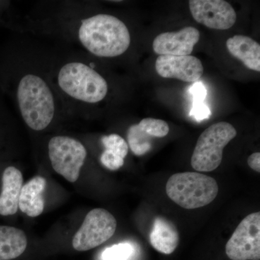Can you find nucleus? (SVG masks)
I'll use <instances>...</instances> for the list:
<instances>
[{
	"instance_id": "nucleus-1",
	"label": "nucleus",
	"mask_w": 260,
	"mask_h": 260,
	"mask_svg": "<svg viewBox=\"0 0 260 260\" xmlns=\"http://www.w3.org/2000/svg\"><path fill=\"white\" fill-rule=\"evenodd\" d=\"M78 38L89 52L100 57L121 55L131 43L125 24L108 14L95 15L83 20L78 30Z\"/></svg>"
},
{
	"instance_id": "nucleus-2",
	"label": "nucleus",
	"mask_w": 260,
	"mask_h": 260,
	"mask_svg": "<svg viewBox=\"0 0 260 260\" xmlns=\"http://www.w3.org/2000/svg\"><path fill=\"white\" fill-rule=\"evenodd\" d=\"M17 99L24 121L32 130L48 127L55 114L54 95L45 80L34 74L24 75L19 82Z\"/></svg>"
},
{
	"instance_id": "nucleus-3",
	"label": "nucleus",
	"mask_w": 260,
	"mask_h": 260,
	"mask_svg": "<svg viewBox=\"0 0 260 260\" xmlns=\"http://www.w3.org/2000/svg\"><path fill=\"white\" fill-rule=\"evenodd\" d=\"M58 85L67 95L75 100L96 104L107 96L106 80L88 65L79 61L67 63L59 70Z\"/></svg>"
},
{
	"instance_id": "nucleus-4",
	"label": "nucleus",
	"mask_w": 260,
	"mask_h": 260,
	"mask_svg": "<svg viewBox=\"0 0 260 260\" xmlns=\"http://www.w3.org/2000/svg\"><path fill=\"white\" fill-rule=\"evenodd\" d=\"M166 191L181 208L196 209L209 205L215 199L218 185L215 179L200 173H177L169 178Z\"/></svg>"
},
{
	"instance_id": "nucleus-5",
	"label": "nucleus",
	"mask_w": 260,
	"mask_h": 260,
	"mask_svg": "<svg viewBox=\"0 0 260 260\" xmlns=\"http://www.w3.org/2000/svg\"><path fill=\"white\" fill-rule=\"evenodd\" d=\"M236 136L237 130L225 121L207 128L197 142L191 156V167L198 172L215 170L221 164L224 148Z\"/></svg>"
},
{
	"instance_id": "nucleus-6",
	"label": "nucleus",
	"mask_w": 260,
	"mask_h": 260,
	"mask_svg": "<svg viewBox=\"0 0 260 260\" xmlns=\"http://www.w3.org/2000/svg\"><path fill=\"white\" fill-rule=\"evenodd\" d=\"M48 148L54 170L70 182L78 180L87 156L85 146L74 138L56 136L49 140Z\"/></svg>"
},
{
	"instance_id": "nucleus-7",
	"label": "nucleus",
	"mask_w": 260,
	"mask_h": 260,
	"mask_svg": "<svg viewBox=\"0 0 260 260\" xmlns=\"http://www.w3.org/2000/svg\"><path fill=\"white\" fill-rule=\"evenodd\" d=\"M116 225L115 218L108 210L102 208L90 210L73 237V248L84 251L102 245L113 237Z\"/></svg>"
},
{
	"instance_id": "nucleus-8",
	"label": "nucleus",
	"mask_w": 260,
	"mask_h": 260,
	"mask_svg": "<svg viewBox=\"0 0 260 260\" xmlns=\"http://www.w3.org/2000/svg\"><path fill=\"white\" fill-rule=\"evenodd\" d=\"M225 252L232 260L260 259V213L247 215L227 242Z\"/></svg>"
},
{
	"instance_id": "nucleus-9",
	"label": "nucleus",
	"mask_w": 260,
	"mask_h": 260,
	"mask_svg": "<svg viewBox=\"0 0 260 260\" xmlns=\"http://www.w3.org/2000/svg\"><path fill=\"white\" fill-rule=\"evenodd\" d=\"M193 18L207 28L228 30L237 21V13L230 3L223 0H190Z\"/></svg>"
},
{
	"instance_id": "nucleus-10",
	"label": "nucleus",
	"mask_w": 260,
	"mask_h": 260,
	"mask_svg": "<svg viewBox=\"0 0 260 260\" xmlns=\"http://www.w3.org/2000/svg\"><path fill=\"white\" fill-rule=\"evenodd\" d=\"M155 70L162 78L194 83L201 78L204 68L196 56L162 55L157 58Z\"/></svg>"
},
{
	"instance_id": "nucleus-11",
	"label": "nucleus",
	"mask_w": 260,
	"mask_h": 260,
	"mask_svg": "<svg viewBox=\"0 0 260 260\" xmlns=\"http://www.w3.org/2000/svg\"><path fill=\"white\" fill-rule=\"evenodd\" d=\"M200 38L199 30L191 26L179 31L162 32L154 39L153 49L160 56L190 55Z\"/></svg>"
},
{
	"instance_id": "nucleus-12",
	"label": "nucleus",
	"mask_w": 260,
	"mask_h": 260,
	"mask_svg": "<svg viewBox=\"0 0 260 260\" xmlns=\"http://www.w3.org/2000/svg\"><path fill=\"white\" fill-rule=\"evenodd\" d=\"M169 133V126L165 121L145 118L128 129V144L135 155L141 156L153 148V138H164Z\"/></svg>"
},
{
	"instance_id": "nucleus-13",
	"label": "nucleus",
	"mask_w": 260,
	"mask_h": 260,
	"mask_svg": "<svg viewBox=\"0 0 260 260\" xmlns=\"http://www.w3.org/2000/svg\"><path fill=\"white\" fill-rule=\"evenodd\" d=\"M0 215L10 216L18 210L19 197L23 187V174L15 167H8L1 178Z\"/></svg>"
},
{
	"instance_id": "nucleus-14",
	"label": "nucleus",
	"mask_w": 260,
	"mask_h": 260,
	"mask_svg": "<svg viewBox=\"0 0 260 260\" xmlns=\"http://www.w3.org/2000/svg\"><path fill=\"white\" fill-rule=\"evenodd\" d=\"M47 184L45 178L37 176L23 185L19 197V209L31 218L40 215L44 209L43 194Z\"/></svg>"
},
{
	"instance_id": "nucleus-15",
	"label": "nucleus",
	"mask_w": 260,
	"mask_h": 260,
	"mask_svg": "<svg viewBox=\"0 0 260 260\" xmlns=\"http://www.w3.org/2000/svg\"><path fill=\"white\" fill-rule=\"evenodd\" d=\"M226 47L229 52L242 61L248 69L260 72V45L254 39L246 36H234L228 39Z\"/></svg>"
},
{
	"instance_id": "nucleus-16",
	"label": "nucleus",
	"mask_w": 260,
	"mask_h": 260,
	"mask_svg": "<svg viewBox=\"0 0 260 260\" xmlns=\"http://www.w3.org/2000/svg\"><path fill=\"white\" fill-rule=\"evenodd\" d=\"M179 236L175 225L167 219L158 217L154 220L150 242L162 254H170L177 249Z\"/></svg>"
},
{
	"instance_id": "nucleus-17",
	"label": "nucleus",
	"mask_w": 260,
	"mask_h": 260,
	"mask_svg": "<svg viewBox=\"0 0 260 260\" xmlns=\"http://www.w3.org/2000/svg\"><path fill=\"white\" fill-rule=\"evenodd\" d=\"M28 244L25 233L17 228L0 225V260L16 259Z\"/></svg>"
},
{
	"instance_id": "nucleus-18",
	"label": "nucleus",
	"mask_w": 260,
	"mask_h": 260,
	"mask_svg": "<svg viewBox=\"0 0 260 260\" xmlns=\"http://www.w3.org/2000/svg\"><path fill=\"white\" fill-rule=\"evenodd\" d=\"M102 143L105 148L100 158L103 166L112 171L122 167L129 150L125 140L119 135L112 134L103 137Z\"/></svg>"
},
{
	"instance_id": "nucleus-19",
	"label": "nucleus",
	"mask_w": 260,
	"mask_h": 260,
	"mask_svg": "<svg viewBox=\"0 0 260 260\" xmlns=\"http://www.w3.org/2000/svg\"><path fill=\"white\" fill-rule=\"evenodd\" d=\"M134 251V247L129 243H120L108 247L103 251L102 259L129 260Z\"/></svg>"
},
{
	"instance_id": "nucleus-20",
	"label": "nucleus",
	"mask_w": 260,
	"mask_h": 260,
	"mask_svg": "<svg viewBox=\"0 0 260 260\" xmlns=\"http://www.w3.org/2000/svg\"><path fill=\"white\" fill-rule=\"evenodd\" d=\"M211 115L209 108L205 102H193V107L190 112V116H193L198 121L209 119Z\"/></svg>"
},
{
	"instance_id": "nucleus-21",
	"label": "nucleus",
	"mask_w": 260,
	"mask_h": 260,
	"mask_svg": "<svg viewBox=\"0 0 260 260\" xmlns=\"http://www.w3.org/2000/svg\"><path fill=\"white\" fill-rule=\"evenodd\" d=\"M193 97V102H204L207 95V90L202 82H196L189 89Z\"/></svg>"
},
{
	"instance_id": "nucleus-22",
	"label": "nucleus",
	"mask_w": 260,
	"mask_h": 260,
	"mask_svg": "<svg viewBox=\"0 0 260 260\" xmlns=\"http://www.w3.org/2000/svg\"><path fill=\"white\" fill-rule=\"evenodd\" d=\"M247 164L249 167L253 170L260 172V153H254L251 154L248 158Z\"/></svg>"
}]
</instances>
